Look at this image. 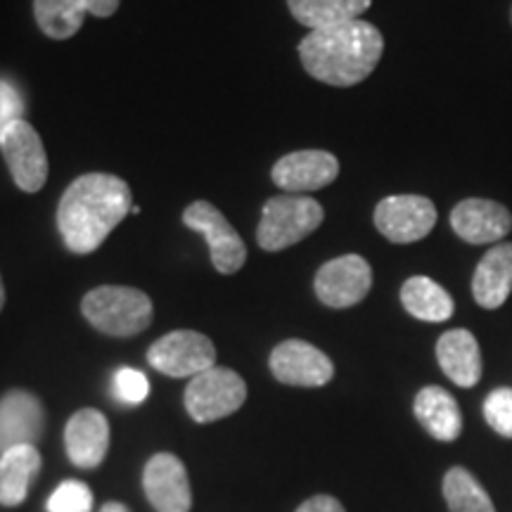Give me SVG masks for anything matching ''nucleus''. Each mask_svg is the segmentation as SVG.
I'll use <instances>...</instances> for the list:
<instances>
[{"mask_svg":"<svg viewBox=\"0 0 512 512\" xmlns=\"http://www.w3.org/2000/svg\"><path fill=\"white\" fill-rule=\"evenodd\" d=\"M131 188L114 174H83L57 204V230L72 254H93L133 209Z\"/></svg>","mask_w":512,"mask_h":512,"instance_id":"obj_1","label":"nucleus"},{"mask_svg":"<svg viewBox=\"0 0 512 512\" xmlns=\"http://www.w3.org/2000/svg\"><path fill=\"white\" fill-rule=\"evenodd\" d=\"M384 38L380 29L363 19L313 29L299 43V60L306 74L335 88L366 81L380 64Z\"/></svg>","mask_w":512,"mask_h":512,"instance_id":"obj_2","label":"nucleus"},{"mask_svg":"<svg viewBox=\"0 0 512 512\" xmlns=\"http://www.w3.org/2000/svg\"><path fill=\"white\" fill-rule=\"evenodd\" d=\"M81 311L102 335L136 337L150 328L152 299L143 290L126 285H102L83 297Z\"/></svg>","mask_w":512,"mask_h":512,"instance_id":"obj_3","label":"nucleus"},{"mask_svg":"<svg viewBox=\"0 0 512 512\" xmlns=\"http://www.w3.org/2000/svg\"><path fill=\"white\" fill-rule=\"evenodd\" d=\"M325 219V209L309 195L271 197L261 209L256 242L266 252H283L316 233Z\"/></svg>","mask_w":512,"mask_h":512,"instance_id":"obj_4","label":"nucleus"},{"mask_svg":"<svg viewBox=\"0 0 512 512\" xmlns=\"http://www.w3.org/2000/svg\"><path fill=\"white\" fill-rule=\"evenodd\" d=\"M247 401V384L230 368L214 366L195 375L185 389V408L195 422H216L240 411Z\"/></svg>","mask_w":512,"mask_h":512,"instance_id":"obj_5","label":"nucleus"},{"mask_svg":"<svg viewBox=\"0 0 512 512\" xmlns=\"http://www.w3.org/2000/svg\"><path fill=\"white\" fill-rule=\"evenodd\" d=\"M183 226L200 233L209 245L211 264L221 275L238 273L247 264V247L240 233L214 204L197 200L183 209Z\"/></svg>","mask_w":512,"mask_h":512,"instance_id":"obj_6","label":"nucleus"},{"mask_svg":"<svg viewBox=\"0 0 512 512\" xmlns=\"http://www.w3.org/2000/svg\"><path fill=\"white\" fill-rule=\"evenodd\" d=\"M0 150L10 176L22 192H38L48 181V155L38 131L27 119H15L0 131Z\"/></svg>","mask_w":512,"mask_h":512,"instance_id":"obj_7","label":"nucleus"},{"mask_svg":"<svg viewBox=\"0 0 512 512\" xmlns=\"http://www.w3.org/2000/svg\"><path fill=\"white\" fill-rule=\"evenodd\" d=\"M147 363L169 377H195L216 366V347L195 330H174L147 349Z\"/></svg>","mask_w":512,"mask_h":512,"instance_id":"obj_8","label":"nucleus"},{"mask_svg":"<svg viewBox=\"0 0 512 512\" xmlns=\"http://www.w3.org/2000/svg\"><path fill=\"white\" fill-rule=\"evenodd\" d=\"M437 207L430 197L392 195L375 207V228L394 245L425 240L437 226Z\"/></svg>","mask_w":512,"mask_h":512,"instance_id":"obj_9","label":"nucleus"},{"mask_svg":"<svg viewBox=\"0 0 512 512\" xmlns=\"http://www.w3.org/2000/svg\"><path fill=\"white\" fill-rule=\"evenodd\" d=\"M373 287V268L363 256L344 254L318 268L313 278L316 297L330 309H349L361 304Z\"/></svg>","mask_w":512,"mask_h":512,"instance_id":"obj_10","label":"nucleus"},{"mask_svg":"<svg viewBox=\"0 0 512 512\" xmlns=\"http://www.w3.org/2000/svg\"><path fill=\"white\" fill-rule=\"evenodd\" d=\"M268 366L278 382L290 387H323L335 377V366L318 347L304 339H285L271 351Z\"/></svg>","mask_w":512,"mask_h":512,"instance_id":"obj_11","label":"nucleus"},{"mask_svg":"<svg viewBox=\"0 0 512 512\" xmlns=\"http://www.w3.org/2000/svg\"><path fill=\"white\" fill-rule=\"evenodd\" d=\"M339 176V159L328 150H297L273 164L271 178L287 195L328 188Z\"/></svg>","mask_w":512,"mask_h":512,"instance_id":"obj_12","label":"nucleus"},{"mask_svg":"<svg viewBox=\"0 0 512 512\" xmlns=\"http://www.w3.org/2000/svg\"><path fill=\"white\" fill-rule=\"evenodd\" d=\"M451 228L467 245H498L512 230V214L505 204L467 197L451 211Z\"/></svg>","mask_w":512,"mask_h":512,"instance_id":"obj_13","label":"nucleus"},{"mask_svg":"<svg viewBox=\"0 0 512 512\" xmlns=\"http://www.w3.org/2000/svg\"><path fill=\"white\" fill-rule=\"evenodd\" d=\"M147 501L157 512H190L192 491L185 465L174 453H157L143 472Z\"/></svg>","mask_w":512,"mask_h":512,"instance_id":"obj_14","label":"nucleus"},{"mask_svg":"<svg viewBox=\"0 0 512 512\" xmlns=\"http://www.w3.org/2000/svg\"><path fill=\"white\" fill-rule=\"evenodd\" d=\"M46 427L43 403L31 392L12 389L0 399V453L17 446H36Z\"/></svg>","mask_w":512,"mask_h":512,"instance_id":"obj_15","label":"nucleus"},{"mask_svg":"<svg viewBox=\"0 0 512 512\" xmlns=\"http://www.w3.org/2000/svg\"><path fill=\"white\" fill-rule=\"evenodd\" d=\"M67 456L81 470H95L110 451V422L95 408H81L64 427Z\"/></svg>","mask_w":512,"mask_h":512,"instance_id":"obj_16","label":"nucleus"},{"mask_svg":"<svg viewBox=\"0 0 512 512\" xmlns=\"http://www.w3.org/2000/svg\"><path fill=\"white\" fill-rule=\"evenodd\" d=\"M512 292V242H498L472 275V297L482 309H501Z\"/></svg>","mask_w":512,"mask_h":512,"instance_id":"obj_17","label":"nucleus"},{"mask_svg":"<svg viewBox=\"0 0 512 512\" xmlns=\"http://www.w3.org/2000/svg\"><path fill=\"white\" fill-rule=\"evenodd\" d=\"M437 361L444 375L458 387L470 389L482 380V351L470 330H448L437 342Z\"/></svg>","mask_w":512,"mask_h":512,"instance_id":"obj_18","label":"nucleus"},{"mask_svg":"<svg viewBox=\"0 0 512 512\" xmlns=\"http://www.w3.org/2000/svg\"><path fill=\"white\" fill-rule=\"evenodd\" d=\"M413 413L427 434L437 441H456L463 432V415H460L458 401L437 384L420 389L413 401Z\"/></svg>","mask_w":512,"mask_h":512,"instance_id":"obj_19","label":"nucleus"},{"mask_svg":"<svg viewBox=\"0 0 512 512\" xmlns=\"http://www.w3.org/2000/svg\"><path fill=\"white\" fill-rule=\"evenodd\" d=\"M38 472H41V453L36 451V446H17L0 453V505L5 508L22 505Z\"/></svg>","mask_w":512,"mask_h":512,"instance_id":"obj_20","label":"nucleus"},{"mask_svg":"<svg viewBox=\"0 0 512 512\" xmlns=\"http://www.w3.org/2000/svg\"><path fill=\"white\" fill-rule=\"evenodd\" d=\"M401 304L413 318L425 323H444L456 311L451 294L427 275H413L403 283Z\"/></svg>","mask_w":512,"mask_h":512,"instance_id":"obj_21","label":"nucleus"},{"mask_svg":"<svg viewBox=\"0 0 512 512\" xmlns=\"http://www.w3.org/2000/svg\"><path fill=\"white\" fill-rule=\"evenodd\" d=\"M370 5L373 0H287L292 17L311 31L361 19Z\"/></svg>","mask_w":512,"mask_h":512,"instance_id":"obj_22","label":"nucleus"},{"mask_svg":"<svg viewBox=\"0 0 512 512\" xmlns=\"http://www.w3.org/2000/svg\"><path fill=\"white\" fill-rule=\"evenodd\" d=\"M38 29L53 41H67L79 34L88 17L86 0H34Z\"/></svg>","mask_w":512,"mask_h":512,"instance_id":"obj_23","label":"nucleus"},{"mask_svg":"<svg viewBox=\"0 0 512 512\" xmlns=\"http://www.w3.org/2000/svg\"><path fill=\"white\" fill-rule=\"evenodd\" d=\"M448 512H496L494 501L465 467H451L444 477Z\"/></svg>","mask_w":512,"mask_h":512,"instance_id":"obj_24","label":"nucleus"},{"mask_svg":"<svg viewBox=\"0 0 512 512\" xmlns=\"http://www.w3.org/2000/svg\"><path fill=\"white\" fill-rule=\"evenodd\" d=\"M93 491L79 479H67L48 498V512H91Z\"/></svg>","mask_w":512,"mask_h":512,"instance_id":"obj_25","label":"nucleus"},{"mask_svg":"<svg viewBox=\"0 0 512 512\" xmlns=\"http://www.w3.org/2000/svg\"><path fill=\"white\" fill-rule=\"evenodd\" d=\"M484 418L494 432L512 439V389H494L484 401Z\"/></svg>","mask_w":512,"mask_h":512,"instance_id":"obj_26","label":"nucleus"},{"mask_svg":"<svg viewBox=\"0 0 512 512\" xmlns=\"http://www.w3.org/2000/svg\"><path fill=\"white\" fill-rule=\"evenodd\" d=\"M114 394H117L119 401L128 403V406H138L150 394V382L136 368H121L114 375Z\"/></svg>","mask_w":512,"mask_h":512,"instance_id":"obj_27","label":"nucleus"},{"mask_svg":"<svg viewBox=\"0 0 512 512\" xmlns=\"http://www.w3.org/2000/svg\"><path fill=\"white\" fill-rule=\"evenodd\" d=\"M24 100L12 83L0 79V131L10 124V121L22 119Z\"/></svg>","mask_w":512,"mask_h":512,"instance_id":"obj_28","label":"nucleus"},{"mask_svg":"<svg viewBox=\"0 0 512 512\" xmlns=\"http://www.w3.org/2000/svg\"><path fill=\"white\" fill-rule=\"evenodd\" d=\"M294 512H347V510H344V505L339 503L335 496L320 494V496L309 498V501L299 505Z\"/></svg>","mask_w":512,"mask_h":512,"instance_id":"obj_29","label":"nucleus"},{"mask_svg":"<svg viewBox=\"0 0 512 512\" xmlns=\"http://www.w3.org/2000/svg\"><path fill=\"white\" fill-rule=\"evenodd\" d=\"M119 3L121 0H86V8H88V15L107 19L119 10Z\"/></svg>","mask_w":512,"mask_h":512,"instance_id":"obj_30","label":"nucleus"},{"mask_svg":"<svg viewBox=\"0 0 512 512\" xmlns=\"http://www.w3.org/2000/svg\"><path fill=\"white\" fill-rule=\"evenodd\" d=\"M100 512H131V510H128L124 503H117V501H112V503H105V508H102Z\"/></svg>","mask_w":512,"mask_h":512,"instance_id":"obj_31","label":"nucleus"},{"mask_svg":"<svg viewBox=\"0 0 512 512\" xmlns=\"http://www.w3.org/2000/svg\"><path fill=\"white\" fill-rule=\"evenodd\" d=\"M5 306V285H3V278H0V311H3Z\"/></svg>","mask_w":512,"mask_h":512,"instance_id":"obj_32","label":"nucleus"},{"mask_svg":"<svg viewBox=\"0 0 512 512\" xmlns=\"http://www.w3.org/2000/svg\"><path fill=\"white\" fill-rule=\"evenodd\" d=\"M510 22H512V10H510Z\"/></svg>","mask_w":512,"mask_h":512,"instance_id":"obj_33","label":"nucleus"}]
</instances>
